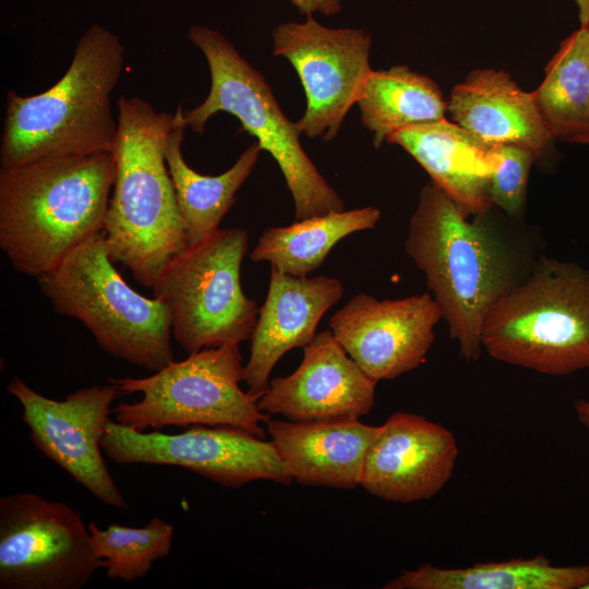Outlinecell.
<instances>
[{"label":"cell","instance_id":"6da1fadb","mask_svg":"<svg viewBox=\"0 0 589 589\" xmlns=\"http://www.w3.org/2000/svg\"><path fill=\"white\" fill-rule=\"evenodd\" d=\"M116 177L111 152L51 156L0 169V249L39 277L104 232Z\"/></svg>","mask_w":589,"mask_h":589},{"label":"cell","instance_id":"7a4b0ae2","mask_svg":"<svg viewBox=\"0 0 589 589\" xmlns=\"http://www.w3.org/2000/svg\"><path fill=\"white\" fill-rule=\"evenodd\" d=\"M468 216L431 181L420 192L405 250L424 274L460 357L471 362L481 353L489 309L524 277L501 237Z\"/></svg>","mask_w":589,"mask_h":589},{"label":"cell","instance_id":"3957f363","mask_svg":"<svg viewBox=\"0 0 589 589\" xmlns=\"http://www.w3.org/2000/svg\"><path fill=\"white\" fill-rule=\"evenodd\" d=\"M117 106L116 177L104 235L112 262L152 288L188 245L165 156L173 115L140 97L121 96Z\"/></svg>","mask_w":589,"mask_h":589},{"label":"cell","instance_id":"277c9868","mask_svg":"<svg viewBox=\"0 0 589 589\" xmlns=\"http://www.w3.org/2000/svg\"><path fill=\"white\" fill-rule=\"evenodd\" d=\"M123 60L120 39L106 27L93 24L77 40L67 72L50 88L31 96L9 91L1 168L51 156L112 153L118 123L111 94Z\"/></svg>","mask_w":589,"mask_h":589},{"label":"cell","instance_id":"5b68a950","mask_svg":"<svg viewBox=\"0 0 589 589\" xmlns=\"http://www.w3.org/2000/svg\"><path fill=\"white\" fill-rule=\"evenodd\" d=\"M482 348L495 360L563 376L589 368V269L540 256L489 309Z\"/></svg>","mask_w":589,"mask_h":589},{"label":"cell","instance_id":"8992f818","mask_svg":"<svg viewBox=\"0 0 589 589\" xmlns=\"http://www.w3.org/2000/svg\"><path fill=\"white\" fill-rule=\"evenodd\" d=\"M113 264L100 232L37 277L38 287L56 313L80 321L106 353L158 371L175 360L170 311L134 290Z\"/></svg>","mask_w":589,"mask_h":589},{"label":"cell","instance_id":"52a82bcc","mask_svg":"<svg viewBox=\"0 0 589 589\" xmlns=\"http://www.w3.org/2000/svg\"><path fill=\"white\" fill-rule=\"evenodd\" d=\"M188 37L208 63L211 89L201 105L184 111L187 127L203 133L213 115L231 113L278 164L293 199L296 220L344 211L342 200L302 148L297 122L284 115L262 74L218 31L192 26Z\"/></svg>","mask_w":589,"mask_h":589},{"label":"cell","instance_id":"ba28073f","mask_svg":"<svg viewBox=\"0 0 589 589\" xmlns=\"http://www.w3.org/2000/svg\"><path fill=\"white\" fill-rule=\"evenodd\" d=\"M239 344L205 348L171 361L153 375L109 378L122 394H142L135 402L112 409L115 421L144 432L166 426H231L264 438L268 414L257 398L240 387L243 381Z\"/></svg>","mask_w":589,"mask_h":589},{"label":"cell","instance_id":"9c48e42d","mask_svg":"<svg viewBox=\"0 0 589 589\" xmlns=\"http://www.w3.org/2000/svg\"><path fill=\"white\" fill-rule=\"evenodd\" d=\"M248 231L217 229L173 255L152 289L171 315L172 336L188 352L250 339L259 308L243 291Z\"/></svg>","mask_w":589,"mask_h":589},{"label":"cell","instance_id":"30bf717a","mask_svg":"<svg viewBox=\"0 0 589 589\" xmlns=\"http://www.w3.org/2000/svg\"><path fill=\"white\" fill-rule=\"evenodd\" d=\"M100 567L70 505L29 492L0 498V589H80Z\"/></svg>","mask_w":589,"mask_h":589},{"label":"cell","instance_id":"8fae6325","mask_svg":"<svg viewBox=\"0 0 589 589\" xmlns=\"http://www.w3.org/2000/svg\"><path fill=\"white\" fill-rule=\"evenodd\" d=\"M100 445L116 464L181 467L230 489L255 480L293 481L271 441L231 426L192 425L166 434L135 431L110 419Z\"/></svg>","mask_w":589,"mask_h":589},{"label":"cell","instance_id":"7c38bea8","mask_svg":"<svg viewBox=\"0 0 589 589\" xmlns=\"http://www.w3.org/2000/svg\"><path fill=\"white\" fill-rule=\"evenodd\" d=\"M7 390L20 402L29 440L45 457L105 505L128 508L100 445L111 405L122 394L116 384L83 387L62 400L39 394L20 377Z\"/></svg>","mask_w":589,"mask_h":589},{"label":"cell","instance_id":"4fadbf2b","mask_svg":"<svg viewBox=\"0 0 589 589\" xmlns=\"http://www.w3.org/2000/svg\"><path fill=\"white\" fill-rule=\"evenodd\" d=\"M274 55L296 69L306 108L297 122L308 137L334 139L349 109L358 103L372 72L371 37L360 28H328L312 15L273 31Z\"/></svg>","mask_w":589,"mask_h":589},{"label":"cell","instance_id":"5bb4252c","mask_svg":"<svg viewBox=\"0 0 589 589\" xmlns=\"http://www.w3.org/2000/svg\"><path fill=\"white\" fill-rule=\"evenodd\" d=\"M441 318V309L430 293L396 300L359 293L333 314L329 329L349 357L378 382L425 361Z\"/></svg>","mask_w":589,"mask_h":589},{"label":"cell","instance_id":"9a60e30c","mask_svg":"<svg viewBox=\"0 0 589 589\" xmlns=\"http://www.w3.org/2000/svg\"><path fill=\"white\" fill-rule=\"evenodd\" d=\"M457 456L448 429L420 414L397 411L371 444L360 485L388 502L429 500L453 477Z\"/></svg>","mask_w":589,"mask_h":589},{"label":"cell","instance_id":"2e32d148","mask_svg":"<svg viewBox=\"0 0 589 589\" xmlns=\"http://www.w3.org/2000/svg\"><path fill=\"white\" fill-rule=\"evenodd\" d=\"M376 383L325 329L303 348L294 372L269 382L257 406L289 421L359 418L373 408Z\"/></svg>","mask_w":589,"mask_h":589},{"label":"cell","instance_id":"e0dca14e","mask_svg":"<svg viewBox=\"0 0 589 589\" xmlns=\"http://www.w3.org/2000/svg\"><path fill=\"white\" fill-rule=\"evenodd\" d=\"M341 281L328 276H293L274 267L267 294L250 337V357L243 369L248 392L257 399L269 384L278 360L315 337L324 314L344 294Z\"/></svg>","mask_w":589,"mask_h":589},{"label":"cell","instance_id":"ac0fdd59","mask_svg":"<svg viewBox=\"0 0 589 589\" xmlns=\"http://www.w3.org/2000/svg\"><path fill=\"white\" fill-rule=\"evenodd\" d=\"M271 442L293 480L310 486L360 485L368 450L381 426L358 418L266 422Z\"/></svg>","mask_w":589,"mask_h":589},{"label":"cell","instance_id":"d6986e66","mask_svg":"<svg viewBox=\"0 0 589 589\" xmlns=\"http://www.w3.org/2000/svg\"><path fill=\"white\" fill-rule=\"evenodd\" d=\"M454 122L481 142L542 152L554 139L531 93L503 70L477 69L457 84L447 103Z\"/></svg>","mask_w":589,"mask_h":589},{"label":"cell","instance_id":"ffe728a7","mask_svg":"<svg viewBox=\"0 0 589 589\" xmlns=\"http://www.w3.org/2000/svg\"><path fill=\"white\" fill-rule=\"evenodd\" d=\"M402 147L430 175L432 182L469 215L493 205L490 178L493 147L446 119L405 128L387 141Z\"/></svg>","mask_w":589,"mask_h":589},{"label":"cell","instance_id":"44dd1931","mask_svg":"<svg viewBox=\"0 0 589 589\" xmlns=\"http://www.w3.org/2000/svg\"><path fill=\"white\" fill-rule=\"evenodd\" d=\"M185 128L180 104L173 113L165 156L187 242L191 244L218 229L235 203L236 192L251 175L263 149L256 141L227 171L218 176L201 175L187 164L181 152Z\"/></svg>","mask_w":589,"mask_h":589},{"label":"cell","instance_id":"7402d4cb","mask_svg":"<svg viewBox=\"0 0 589 589\" xmlns=\"http://www.w3.org/2000/svg\"><path fill=\"white\" fill-rule=\"evenodd\" d=\"M589 564L556 566L542 554L466 567L404 569L384 589H585Z\"/></svg>","mask_w":589,"mask_h":589},{"label":"cell","instance_id":"603a6c76","mask_svg":"<svg viewBox=\"0 0 589 589\" xmlns=\"http://www.w3.org/2000/svg\"><path fill=\"white\" fill-rule=\"evenodd\" d=\"M380 218L378 208L365 206L269 227L260 236L250 257L253 262H268L289 275L306 276L323 264L341 239L374 228Z\"/></svg>","mask_w":589,"mask_h":589},{"label":"cell","instance_id":"cb8c5ba5","mask_svg":"<svg viewBox=\"0 0 589 589\" xmlns=\"http://www.w3.org/2000/svg\"><path fill=\"white\" fill-rule=\"evenodd\" d=\"M532 95L554 139L589 146V26L560 44Z\"/></svg>","mask_w":589,"mask_h":589},{"label":"cell","instance_id":"d4e9b609","mask_svg":"<svg viewBox=\"0 0 589 589\" xmlns=\"http://www.w3.org/2000/svg\"><path fill=\"white\" fill-rule=\"evenodd\" d=\"M357 104L375 147L399 130L445 119L447 110L437 84L405 65L372 71Z\"/></svg>","mask_w":589,"mask_h":589},{"label":"cell","instance_id":"484cf974","mask_svg":"<svg viewBox=\"0 0 589 589\" xmlns=\"http://www.w3.org/2000/svg\"><path fill=\"white\" fill-rule=\"evenodd\" d=\"M95 554L103 561L109 579L131 582L141 579L153 564L171 550L173 526L161 518H153L144 527L131 528L118 524L100 529L87 524Z\"/></svg>","mask_w":589,"mask_h":589},{"label":"cell","instance_id":"4316f807","mask_svg":"<svg viewBox=\"0 0 589 589\" xmlns=\"http://www.w3.org/2000/svg\"><path fill=\"white\" fill-rule=\"evenodd\" d=\"M536 151L519 145L493 147L490 196L509 216H519L526 202L530 168L538 157Z\"/></svg>","mask_w":589,"mask_h":589},{"label":"cell","instance_id":"83f0119b","mask_svg":"<svg viewBox=\"0 0 589 589\" xmlns=\"http://www.w3.org/2000/svg\"><path fill=\"white\" fill-rule=\"evenodd\" d=\"M291 2L306 15H312L314 12L333 15L341 9L340 0H291Z\"/></svg>","mask_w":589,"mask_h":589},{"label":"cell","instance_id":"f1b7e54d","mask_svg":"<svg viewBox=\"0 0 589 589\" xmlns=\"http://www.w3.org/2000/svg\"><path fill=\"white\" fill-rule=\"evenodd\" d=\"M574 410L579 422L589 430V400L588 399H575Z\"/></svg>","mask_w":589,"mask_h":589},{"label":"cell","instance_id":"f546056e","mask_svg":"<svg viewBox=\"0 0 589 589\" xmlns=\"http://www.w3.org/2000/svg\"><path fill=\"white\" fill-rule=\"evenodd\" d=\"M578 8L581 26H589V0H574Z\"/></svg>","mask_w":589,"mask_h":589},{"label":"cell","instance_id":"4dcf8cb0","mask_svg":"<svg viewBox=\"0 0 589 589\" xmlns=\"http://www.w3.org/2000/svg\"><path fill=\"white\" fill-rule=\"evenodd\" d=\"M585 589H589V584L585 587Z\"/></svg>","mask_w":589,"mask_h":589}]
</instances>
